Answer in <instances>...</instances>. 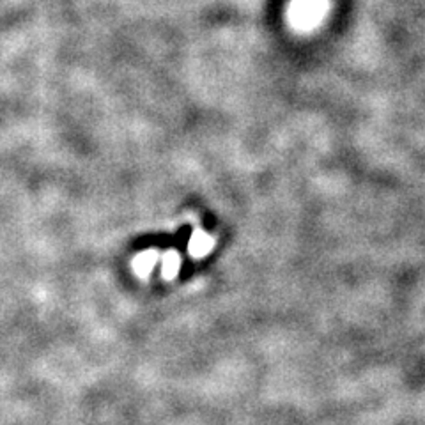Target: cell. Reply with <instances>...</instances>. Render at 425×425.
<instances>
[{"label": "cell", "instance_id": "obj_1", "mask_svg": "<svg viewBox=\"0 0 425 425\" xmlns=\"http://www.w3.org/2000/svg\"><path fill=\"white\" fill-rule=\"evenodd\" d=\"M326 9V0H293L289 18L296 29L310 30L324 18Z\"/></svg>", "mask_w": 425, "mask_h": 425}, {"label": "cell", "instance_id": "obj_2", "mask_svg": "<svg viewBox=\"0 0 425 425\" xmlns=\"http://www.w3.org/2000/svg\"><path fill=\"white\" fill-rule=\"evenodd\" d=\"M213 246H215L213 237L207 236V234L202 232V230H197V232L192 236V241H190V253H192L195 259H200V257L207 256Z\"/></svg>", "mask_w": 425, "mask_h": 425}, {"label": "cell", "instance_id": "obj_3", "mask_svg": "<svg viewBox=\"0 0 425 425\" xmlns=\"http://www.w3.org/2000/svg\"><path fill=\"white\" fill-rule=\"evenodd\" d=\"M156 260H158V253H156L155 250H147V252L139 253V256L135 257V260H133V270H135L137 275L146 279V277H149L151 270L155 267Z\"/></svg>", "mask_w": 425, "mask_h": 425}, {"label": "cell", "instance_id": "obj_4", "mask_svg": "<svg viewBox=\"0 0 425 425\" xmlns=\"http://www.w3.org/2000/svg\"><path fill=\"white\" fill-rule=\"evenodd\" d=\"M179 264L181 259L177 256V252H167L165 257H163V279L172 280L176 279L177 271H179Z\"/></svg>", "mask_w": 425, "mask_h": 425}]
</instances>
